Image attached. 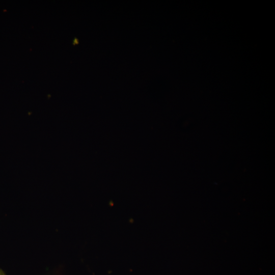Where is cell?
<instances>
[{
    "label": "cell",
    "mask_w": 275,
    "mask_h": 275,
    "mask_svg": "<svg viewBox=\"0 0 275 275\" xmlns=\"http://www.w3.org/2000/svg\"><path fill=\"white\" fill-rule=\"evenodd\" d=\"M0 275H6L5 272L3 271L2 269L0 268Z\"/></svg>",
    "instance_id": "6da1fadb"
}]
</instances>
